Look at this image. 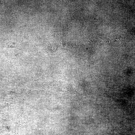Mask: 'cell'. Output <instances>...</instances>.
Here are the masks:
<instances>
[{
  "label": "cell",
  "instance_id": "1",
  "mask_svg": "<svg viewBox=\"0 0 135 135\" xmlns=\"http://www.w3.org/2000/svg\"><path fill=\"white\" fill-rule=\"evenodd\" d=\"M131 103H132V102H131V103H130V107H131Z\"/></svg>",
  "mask_w": 135,
  "mask_h": 135
},
{
  "label": "cell",
  "instance_id": "2",
  "mask_svg": "<svg viewBox=\"0 0 135 135\" xmlns=\"http://www.w3.org/2000/svg\"><path fill=\"white\" fill-rule=\"evenodd\" d=\"M0 135H1L0 134Z\"/></svg>",
  "mask_w": 135,
  "mask_h": 135
}]
</instances>
